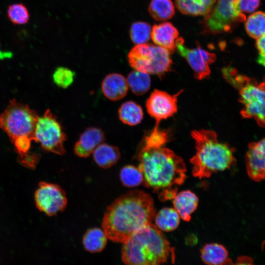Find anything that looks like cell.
Instances as JSON below:
<instances>
[{
	"label": "cell",
	"mask_w": 265,
	"mask_h": 265,
	"mask_svg": "<svg viewBox=\"0 0 265 265\" xmlns=\"http://www.w3.org/2000/svg\"><path fill=\"white\" fill-rule=\"evenodd\" d=\"M156 215L154 200L143 191L132 190L115 199L106 209L102 227L107 238L123 243L152 223Z\"/></svg>",
	"instance_id": "cell-1"
},
{
	"label": "cell",
	"mask_w": 265,
	"mask_h": 265,
	"mask_svg": "<svg viewBox=\"0 0 265 265\" xmlns=\"http://www.w3.org/2000/svg\"><path fill=\"white\" fill-rule=\"evenodd\" d=\"M137 159L144 186L157 193L161 201L173 200L177 194V186L186 178V168L182 158L162 147L140 148Z\"/></svg>",
	"instance_id": "cell-2"
},
{
	"label": "cell",
	"mask_w": 265,
	"mask_h": 265,
	"mask_svg": "<svg viewBox=\"0 0 265 265\" xmlns=\"http://www.w3.org/2000/svg\"><path fill=\"white\" fill-rule=\"evenodd\" d=\"M125 265H162L175 259L174 249L152 223L141 228L123 242Z\"/></svg>",
	"instance_id": "cell-3"
},
{
	"label": "cell",
	"mask_w": 265,
	"mask_h": 265,
	"mask_svg": "<svg viewBox=\"0 0 265 265\" xmlns=\"http://www.w3.org/2000/svg\"><path fill=\"white\" fill-rule=\"evenodd\" d=\"M191 135L196 149L195 154L190 159L194 177L208 178L213 173L229 169L235 164V149L220 142L215 132L193 130Z\"/></svg>",
	"instance_id": "cell-4"
},
{
	"label": "cell",
	"mask_w": 265,
	"mask_h": 265,
	"mask_svg": "<svg viewBox=\"0 0 265 265\" xmlns=\"http://www.w3.org/2000/svg\"><path fill=\"white\" fill-rule=\"evenodd\" d=\"M235 75L229 73L227 78L238 89L239 101L243 106L241 115L253 119L258 125L265 128V77L258 82L253 79Z\"/></svg>",
	"instance_id": "cell-5"
},
{
	"label": "cell",
	"mask_w": 265,
	"mask_h": 265,
	"mask_svg": "<svg viewBox=\"0 0 265 265\" xmlns=\"http://www.w3.org/2000/svg\"><path fill=\"white\" fill-rule=\"evenodd\" d=\"M38 118L35 110L27 105L13 99L0 114V128L8 135L12 142L19 137L25 136L32 140Z\"/></svg>",
	"instance_id": "cell-6"
},
{
	"label": "cell",
	"mask_w": 265,
	"mask_h": 265,
	"mask_svg": "<svg viewBox=\"0 0 265 265\" xmlns=\"http://www.w3.org/2000/svg\"><path fill=\"white\" fill-rule=\"evenodd\" d=\"M129 62L134 70L161 75L168 72L172 61L166 49L150 44H138L129 52Z\"/></svg>",
	"instance_id": "cell-7"
},
{
	"label": "cell",
	"mask_w": 265,
	"mask_h": 265,
	"mask_svg": "<svg viewBox=\"0 0 265 265\" xmlns=\"http://www.w3.org/2000/svg\"><path fill=\"white\" fill-rule=\"evenodd\" d=\"M32 140L39 143L42 148L58 155L65 153L64 142L66 134L62 125L50 109L38 117Z\"/></svg>",
	"instance_id": "cell-8"
},
{
	"label": "cell",
	"mask_w": 265,
	"mask_h": 265,
	"mask_svg": "<svg viewBox=\"0 0 265 265\" xmlns=\"http://www.w3.org/2000/svg\"><path fill=\"white\" fill-rule=\"evenodd\" d=\"M239 0H218L215 6L204 19L205 31L212 34L227 32L245 21L246 15L238 6Z\"/></svg>",
	"instance_id": "cell-9"
},
{
	"label": "cell",
	"mask_w": 265,
	"mask_h": 265,
	"mask_svg": "<svg viewBox=\"0 0 265 265\" xmlns=\"http://www.w3.org/2000/svg\"><path fill=\"white\" fill-rule=\"evenodd\" d=\"M35 206L48 216H53L63 212L67 205L65 191L58 185L40 182L34 195Z\"/></svg>",
	"instance_id": "cell-10"
},
{
	"label": "cell",
	"mask_w": 265,
	"mask_h": 265,
	"mask_svg": "<svg viewBox=\"0 0 265 265\" xmlns=\"http://www.w3.org/2000/svg\"><path fill=\"white\" fill-rule=\"evenodd\" d=\"M176 48L187 61L196 79L201 80L211 74L210 65L216 60L214 53L205 50L199 46L193 49L188 48L185 45L182 38L177 39Z\"/></svg>",
	"instance_id": "cell-11"
},
{
	"label": "cell",
	"mask_w": 265,
	"mask_h": 265,
	"mask_svg": "<svg viewBox=\"0 0 265 265\" xmlns=\"http://www.w3.org/2000/svg\"><path fill=\"white\" fill-rule=\"evenodd\" d=\"M182 90L171 95L168 93L155 90L146 102V107L149 114L154 118L156 126H159L160 121L172 116L178 109V97Z\"/></svg>",
	"instance_id": "cell-12"
},
{
	"label": "cell",
	"mask_w": 265,
	"mask_h": 265,
	"mask_svg": "<svg viewBox=\"0 0 265 265\" xmlns=\"http://www.w3.org/2000/svg\"><path fill=\"white\" fill-rule=\"evenodd\" d=\"M245 159L248 177L255 182L265 180V138L248 144Z\"/></svg>",
	"instance_id": "cell-13"
},
{
	"label": "cell",
	"mask_w": 265,
	"mask_h": 265,
	"mask_svg": "<svg viewBox=\"0 0 265 265\" xmlns=\"http://www.w3.org/2000/svg\"><path fill=\"white\" fill-rule=\"evenodd\" d=\"M105 139L103 131L97 127H89L80 135L74 146V152L78 157L87 158Z\"/></svg>",
	"instance_id": "cell-14"
},
{
	"label": "cell",
	"mask_w": 265,
	"mask_h": 265,
	"mask_svg": "<svg viewBox=\"0 0 265 265\" xmlns=\"http://www.w3.org/2000/svg\"><path fill=\"white\" fill-rule=\"evenodd\" d=\"M178 36L177 29L170 22L155 25L151 33V38L155 44L167 50L170 53L175 51Z\"/></svg>",
	"instance_id": "cell-15"
},
{
	"label": "cell",
	"mask_w": 265,
	"mask_h": 265,
	"mask_svg": "<svg viewBox=\"0 0 265 265\" xmlns=\"http://www.w3.org/2000/svg\"><path fill=\"white\" fill-rule=\"evenodd\" d=\"M101 87L106 98L111 101H117L126 95L129 87L127 80L123 75L111 73L104 78Z\"/></svg>",
	"instance_id": "cell-16"
},
{
	"label": "cell",
	"mask_w": 265,
	"mask_h": 265,
	"mask_svg": "<svg viewBox=\"0 0 265 265\" xmlns=\"http://www.w3.org/2000/svg\"><path fill=\"white\" fill-rule=\"evenodd\" d=\"M174 209L181 218L189 221L191 214L197 209L198 205L197 196L190 190H184L177 193L173 199Z\"/></svg>",
	"instance_id": "cell-17"
},
{
	"label": "cell",
	"mask_w": 265,
	"mask_h": 265,
	"mask_svg": "<svg viewBox=\"0 0 265 265\" xmlns=\"http://www.w3.org/2000/svg\"><path fill=\"white\" fill-rule=\"evenodd\" d=\"M216 0H175L178 9L191 16H206L212 10Z\"/></svg>",
	"instance_id": "cell-18"
},
{
	"label": "cell",
	"mask_w": 265,
	"mask_h": 265,
	"mask_svg": "<svg viewBox=\"0 0 265 265\" xmlns=\"http://www.w3.org/2000/svg\"><path fill=\"white\" fill-rule=\"evenodd\" d=\"M92 154L96 163L105 169L116 164L120 158V152L117 147L103 143L100 144Z\"/></svg>",
	"instance_id": "cell-19"
},
{
	"label": "cell",
	"mask_w": 265,
	"mask_h": 265,
	"mask_svg": "<svg viewBox=\"0 0 265 265\" xmlns=\"http://www.w3.org/2000/svg\"><path fill=\"white\" fill-rule=\"evenodd\" d=\"M200 256L207 265H223L229 259L226 247L217 243L206 244L201 250Z\"/></svg>",
	"instance_id": "cell-20"
},
{
	"label": "cell",
	"mask_w": 265,
	"mask_h": 265,
	"mask_svg": "<svg viewBox=\"0 0 265 265\" xmlns=\"http://www.w3.org/2000/svg\"><path fill=\"white\" fill-rule=\"evenodd\" d=\"M107 237L103 229L92 228L84 234L82 243L86 250L92 253L102 251L106 247Z\"/></svg>",
	"instance_id": "cell-21"
},
{
	"label": "cell",
	"mask_w": 265,
	"mask_h": 265,
	"mask_svg": "<svg viewBox=\"0 0 265 265\" xmlns=\"http://www.w3.org/2000/svg\"><path fill=\"white\" fill-rule=\"evenodd\" d=\"M180 217L174 208H164L155 215V225L161 231L170 232L178 227Z\"/></svg>",
	"instance_id": "cell-22"
},
{
	"label": "cell",
	"mask_w": 265,
	"mask_h": 265,
	"mask_svg": "<svg viewBox=\"0 0 265 265\" xmlns=\"http://www.w3.org/2000/svg\"><path fill=\"white\" fill-rule=\"evenodd\" d=\"M118 116L122 122L129 126L139 124L143 117L141 107L133 101L123 103L118 110Z\"/></svg>",
	"instance_id": "cell-23"
},
{
	"label": "cell",
	"mask_w": 265,
	"mask_h": 265,
	"mask_svg": "<svg viewBox=\"0 0 265 265\" xmlns=\"http://www.w3.org/2000/svg\"><path fill=\"white\" fill-rule=\"evenodd\" d=\"M149 74L134 70L130 72L126 79L128 87L136 95H141L146 93L151 86Z\"/></svg>",
	"instance_id": "cell-24"
},
{
	"label": "cell",
	"mask_w": 265,
	"mask_h": 265,
	"mask_svg": "<svg viewBox=\"0 0 265 265\" xmlns=\"http://www.w3.org/2000/svg\"><path fill=\"white\" fill-rule=\"evenodd\" d=\"M149 12L155 20L162 21L173 17L175 8L171 0H152Z\"/></svg>",
	"instance_id": "cell-25"
},
{
	"label": "cell",
	"mask_w": 265,
	"mask_h": 265,
	"mask_svg": "<svg viewBox=\"0 0 265 265\" xmlns=\"http://www.w3.org/2000/svg\"><path fill=\"white\" fill-rule=\"evenodd\" d=\"M247 33L251 37L258 39L265 35V13L254 12L250 15L245 24Z\"/></svg>",
	"instance_id": "cell-26"
},
{
	"label": "cell",
	"mask_w": 265,
	"mask_h": 265,
	"mask_svg": "<svg viewBox=\"0 0 265 265\" xmlns=\"http://www.w3.org/2000/svg\"><path fill=\"white\" fill-rule=\"evenodd\" d=\"M119 177L122 185L128 187L139 186L143 181L142 173L138 167L127 165L121 168Z\"/></svg>",
	"instance_id": "cell-27"
},
{
	"label": "cell",
	"mask_w": 265,
	"mask_h": 265,
	"mask_svg": "<svg viewBox=\"0 0 265 265\" xmlns=\"http://www.w3.org/2000/svg\"><path fill=\"white\" fill-rule=\"evenodd\" d=\"M169 136L165 131L156 126L153 130L144 138L141 148H157L162 147L168 141Z\"/></svg>",
	"instance_id": "cell-28"
},
{
	"label": "cell",
	"mask_w": 265,
	"mask_h": 265,
	"mask_svg": "<svg viewBox=\"0 0 265 265\" xmlns=\"http://www.w3.org/2000/svg\"><path fill=\"white\" fill-rule=\"evenodd\" d=\"M151 27L146 22H137L133 23L130 29V37L137 45L147 43L151 38Z\"/></svg>",
	"instance_id": "cell-29"
},
{
	"label": "cell",
	"mask_w": 265,
	"mask_h": 265,
	"mask_svg": "<svg viewBox=\"0 0 265 265\" xmlns=\"http://www.w3.org/2000/svg\"><path fill=\"white\" fill-rule=\"evenodd\" d=\"M7 15L12 24L18 25L26 24L30 17L27 8L21 3L10 5L7 9Z\"/></svg>",
	"instance_id": "cell-30"
},
{
	"label": "cell",
	"mask_w": 265,
	"mask_h": 265,
	"mask_svg": "<svg viewBox=\"0 0 265 265\" xmlns=\"http://www.w3.org/2000/svg\"><path fill=\"white\" fill-rule=\"evenodd\" d=\"M75 73L71 70L64 67H59L55 69L53 79L54 83L59 87L66 88L73 82Z\"/></svg>",
	"instance_id": "cell-31"
},
{
	"label": "cell",
	"mask_w": 265,
	"mask_h": 265,
	"mask_svg": "<svg viewBox=\"0 0 265 265\" xmlns=\"http://www.w3.org/2000/svg\"><path fill=\"white\" fill-rule=\"evenodd\" d=\"M260 0H239L238 6L240 11L244 13H252L259 6Z\"/></svg>",
	"instance_id": "cell-32"
},
{
	"label": "cell",
	"mask_w": 265,
	"mask_h": 265,
	"mask_svg": "<svg viewBox=\"0 0 265 265\" xmlns=\"http://www.w3.org/2000/svg\"><path fill=\"white\" fill-rule=\"evenodd\" d=\"M256 46L259 51L257 62L265 67V35L257 39Z\"/></svg>",
	"instance_id": "cell-33"
},
{
	"label": "cell",
	"mask_w": 265,
	"mask_h": 265,
	"mask_svg": "<svg viewBox=\"0 0 265 265\" xmlns=\"http://www.w3.org/2000/svg\"><path fill=\"white\" fill-rule=\"evenodd\" d=\"M223 265H257L254 264L253 259L248 256H242L238 257L235 262H233L229 259Z\"/></svg>",
	"instance_id": "cell-34"
},
{
	"label": "cell",
	"mask_w": 265,
	"mask_h": 265,
	"mask_svg": "<svg viewBox=\"0 0 265 265\" xmlns=\"http://www.w3.org/2000/svg\"><path fill=\"white\" fill-rule=\"evenodd\" d=\"M262 248L263 249H265V239L264 240V241H263L262 243Z\"/></svg>",
	"instance_id": "cell-35"
}]
</instances>
